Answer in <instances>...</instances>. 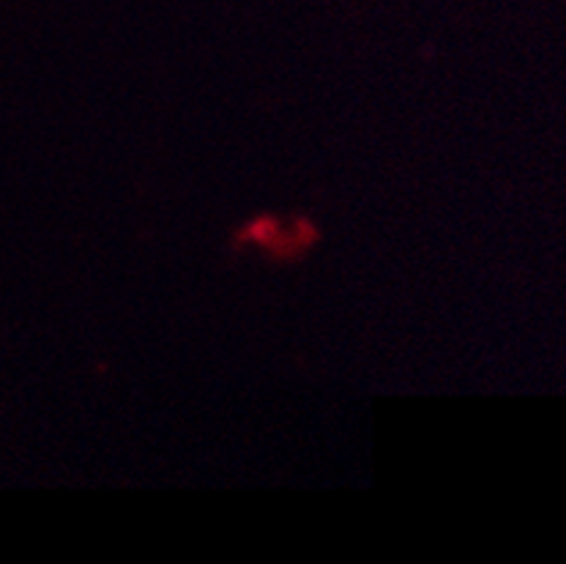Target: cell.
<instances>
[{
	"label": "cell",
	"instance_id": "cell-1",
	"mask_svg": "<svg viewBox=\"0 0 566 564\" xmlns=\"http://www.w3.org/2000/svg\"><path fill=\"white\" fill-rule=\"evenodd\" d=\"M317 244L315 222L263 215L244 222L233 236L235 250H258L271 261H298Z\"/></svg>",
	"mask_w": 566,
	"mask_h": 564
}]
</instances>
